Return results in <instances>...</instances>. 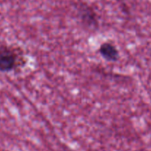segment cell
Listing matches in <instances>:
<instances>
[{
	"mask_svg": "<svg viewBox=\"0 0 151 151\" xmlns=\"http://www.w3.org/2000/svg\"><path fill=\"white\" fill-rule=\"evenodd\" d=\"M25 64V56L20 47L13 45L0 46V72H12L23 68Z\"/></svg>",
	"mask_w": 151,
	"mask_h": 151,
	"instance_id": "1",
	"label": "cell"
},
{
	"mask_svg": "<svg viewBox=\"0 0 151 151\" xmlns=\"http://www.w3.org/2000/svg\"><path fill=\"white\" fill-rule=\"evenodd\" d=\"M100 56L107 62H115L119 59V50L115 45L110 42H104L99 47Z\"/></svg>",
	"mask_w": 151,
	"mask_h": 151,
	"instance_id": "3",
	"label": "cell"
},
{
	"mask_svg": "<svg viewBox=\"0 0 151 151\" xmlns=\"http://www.w3.org/2000/svg\"><path fill=\"white\" fill-rule=\"evenodd\" d=\"M78 17L85 27L91 30L99 28V16L91 6L87 4H81L78 8Z\"/></svg>",
	"mask_w": 151,
	"mask_h": 151,
	"instance_id": "2",
	"label": "cell"
}]
</instances>
